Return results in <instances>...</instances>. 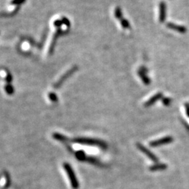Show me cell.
I'll list each match as a JSON object with an SVG mask.
<instances>
[{
	"mask_svg": "<svg viewBox=\"0 0 189 189\" xmlns=\"http://www.w3.org/2000/svg\"><path fill=\"white\" fill-rule=\"evenodd\" d=\"M53 139H55V140H58V141H60V142H67L69 140L68 138L66 136H65V135H61L60 133H58V132H55V133L53 134Z\"/></svg>",
	"mask_w": 189,
	"mask_h": 189,
	"instance_id": "6",
	"label": "cell"
},
{
	"mask_svg": "<svg viewBox=\"0 0 189 189\" xmlns=\"http://www.w3.org/2000/svg\"><path fill=\"white\" fill-rule=\"evenodd\" d=\"M139 149L141 150V151H142L143 152H144V154H146V155H147L148 156H149L151 158V159L154 160V161H157V160H158L157 158L155 157L154 154H151V152L149 151V150H147L143 146H141V145H139Z\"/></svg>",
	"mask_w": 189,
	"mask_h": 189,
	"instance_id": "7",
	"label": "cell"
},
{
	"mask_svg": "<svg viewBox=\"0 0 189 189\" xmlns=\"http://www.w3.org/2000/svg\"><path fill=\"white\" fill-rule=\"evenodd\" d=\"M5 91H6V94H8L9 95H12L14 93V88L11 84H6V86L4 87Z\"/></svg>",
	"mask_w": 189,
	"mask_h": 189,
	"instance_id": "8",
	"label": "cell"
},
{
	"mask_svg": "<svg viewBox=\"0 0 189 189\" xmlns=\"http://www.w3.org/2000/svg\"><path fill=\"white\" fill-rule=\"evenodd\" d=\"M62 24L63 23H62V20H55L54 22H53V25H54V26L57 28V29L58 28H60Z\"/></svg>",
	"mask_w": 189,
	"mask_h": 189,
	"instance_id": "12",
	"label": "cell"
},
{
	"mask_svg": "<svg viewBox=\"0 0 189 189\" xmlns=\"http://www.w3.org/2000/svg\"><path fill=\"white\" fill-rule=\"evenodd\" d=\"M48 98H49L50 100L53 102V103H56V102L58 101V98L57 95L54 93H50L48 94Z\"/></svg>",
	"mask_w": 189,
	"mask_h": 189,
	"instance_id": "10",
	"label": "cell"
},
{
	"mask_svg": "<svg viewBox=\"0 0 189 189\" xmlns=\"http://www.w3.org/2000/svg\"><path fill=\"white\" fill-rule=\"evenodd\" d=\"M62 34V30H61V28H58L57 30H56V32H55L54 35H53V39H52V42L50 43V47H49V50H48V52H49V54L51 55L53 54V51H54L56 43H57L58 39L59 38L60 36Z\"/></svg>",
	"mask_w": 189,
	"mask_h": 189,
	"instance_id": "4",
	"label": "cell"
},
{
	"mask_svg": "<svg viewBox=\"0 0 189 189\" xmlns=\"http://www.w3.org/2000/svg\"><path fill=\"white\" fill-rule=\"evenodd\" d=\"M5 177H6V185H5V188H9V186H10V183H11V179H10V177H9V175L8 173L6 174V175H5Z\"/></svg>",
	"mask_w": 189,
	"mask_h": 189,
	"instance_id": "13",
	"label": "cell"
},
{
	"mask_svg": "<svg viewBox=\"0 0 189 189\" xmlns=\"http://www.w3.org/2000/svg\"><path fill=\"white\" fill-rule=\"evenodd\" d=\"M62 20V23H63L64 25H67V27H70V20H69L66 17H62V20Z\"/></svg>",
	"mask_w": 189,
	"mask_h": 189,
	"instance_id": "14",
	"label": "cell"
},
{
	"mask_svg": "<svg viewBox=\"0 0 189 189\" xmlns=\"http://www.w3.org/2000/svg\"><path fill=\"white\" fill-rule=\"evenodd\" d=\"M26 0H11V5H16L18 6H20L22 4H25Z\"/></svg>",
	"mask_w": 189,
	"mask_h": 189,
	"instance_id": "11",
	"label": "cell"
},
{
	"mask_svg": "<svg viewBox=\"0 0 189 189\" xmlns=\"http://www.w3.org/2000/svg\"><path fill=\"white\" fill-rule=\"evenodd\" d=\"M172 141V138L171 137H167L163 138V139L158 140V141L154 142V143H151V146H154V147H157V146H159V145H161V144H167V143L171 142Z\"/></svg>",
	"mask_w": 189,
	"mask_h": 189,
	"instance_id": "5",
	"label": "cell"
},
{
	"mask_svg": "<svg viewBox=\"0 0 189 189\" xmlns=\"http://www.w3.org/2000/svg\"><path fill=\"white\" fill-rule=\"evenodd\" d=\"M73 142L83 145H89V146H98L102 149H106L107 148V144L104 142L95 139H91V138H75L73 139Z\"/></svg>",
	"mask_w": 189,
	"mask_h": 189,
	"instance_id": "1",
	"label": "cell"
},
{
	"mask_svg": "<svg viewBox=\"0 0 189 189\" xmlns=\"http://www.w3.org/2000/svg\"><path fill=\"white\" fill-rule=\"evenodd\" d=\"M78 67L77 66H74V67H71L70 70H67L66 72L64 74L61 76V77L59 78V80H58L57 82H56L54 86H53V87H54L55 88H59L60 87H61V86L62 85V84L64 83V82L67 80V79L68 78H70V76L74 74L76 71L78 70Z\"/></svg>",
	"mask_w": 189,
	"mask_h": 189,
	"instance_id": "3",
	"label": "cell"
},
{
	"mask_svg": "<svg viewBox=\"0 0 189 189\" xmlns=\"http://www.w3.org/2000/svg\"><path fill=\"white\" fill-rule=\"evenodd\" d=\"M5 80H6V84H11V82L13 81V76L11 74V73L9 71H6V76Z\"/></svg>",
	"mask_w": 189,
	"mask_h": 189,
	"instance_id": "9",
	"label": "cell"
},
{
	"mask_svg": "<svg viewBox=\"0 0 189 189\" xmlns=\"http://www.w3.org/2000/svg\"><path fill=\"white\" fill-rule=\"evenodd\" d=\"M63 167L65 170V172L67 173L69 179H70L71 187L73 189H78L79 188V183L72 167L70 163H65L63 164Z\"/></svg>",
	"mask_w": 189,
	"mask_h": 189,
	"instance_id": "2",
	"label": "cell"
}]
</instances>
